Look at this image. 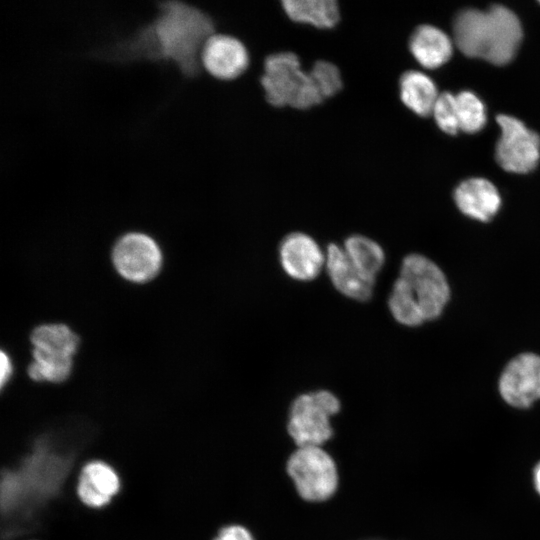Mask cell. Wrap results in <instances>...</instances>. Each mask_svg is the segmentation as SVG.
<instances>
[{
	"mask_svg": "<svg viewBox=\"0 0 540 540\" xmlns=\"http://www.w3.org/2000/svg\"><path fill=\"white\" fill-rule=\"evenodd\" d=\"M158 13L129 37L98 55L116 61L148 59L174 63L193 78L201 73L200 55L205 41L216 32L213 17L181 1L158 2Z\"/></svg>",
	"mask_w": 540,
	"mask_h": 540,
	"instance_id": "cell-1",
	"label": "cell"
},
{
	"mask_svg": "<svg viewBox=\"0 0 540 540\" xmlns=\"http://www.w3.org/2000/svg\"><path fill=\"white\" fill-rule=\"evenodd\" d=\"M453 36L466 56L505 65L515 57L523 31L514 12L493 5L487 11L473 8L460 11L453 22Z\"/></svg>",
	"mask_w": 540,
	"mask_h": 540,
	"instance_id": "cell-2",
	"label": "cell"
},
{
	"mask_svg": "<svg viewBox=\"0 0 540 540\" xmlns=\"http://www.w3.org/2000/svg\"><path fill=\"white\" fill-rule=\"evenodd\" d=\"M259 83L265 101L276 109L307 111L325 102L301 57L291 50L263 58Z\"/></svg>",
	"mask_w": 540,
	"mask_h": 540,
	"instance_id": "cell-3",
	"label": "cell"
},
{
	"mask_svg": "<svg viewBox=\"0 0 540 540\" xmlns=\"http://www.w3.org/2000/svg\"><path fill=\"white\" fill-rule=\"evenodd\" d=\"M286 474L299 499L322 504L340 488V469L335 457L322 446L296 447L285 464Z\"/></svg>",
	"mask_w": 540,
	"mask_h": 540,
	"instance_id": "cell-4",
	"label": "cell"
},
{
	"mask_svg": "<svg viewBox=\"0 0 540 540\" xmlns=\"http://www.w3.org/2000/svg\"><path fill=\"white\" fill-rule=\"evenodd\" d=\"M340 410L341 402L331 391L302 393L290 404L286 433L295 447H324L335 437L332 418Z\"/></svg>",
	"mask_w": 540,
	"mask_h": 540,
	"instance_id": "cell-5",
	"label": "cell"
},
{
	"mask_svg": "<svg viewBox=\"0 0 540 540\" xmlns=\"http://www.w3.org/2000/svg\"><path fill=\"white\" fill-rule=\"evenodd\" d=\"M31 342L34 361L28 367L30 378L53 383L65 381L71 373L78 336L64 324H46L34 329Z\"/></svg>",
	"mask_w": 540,
	"mask_h": 540,
	"instance_id": "cell-6",
	"label": "cell"
},
{
	"mask_svg": "<svg viewBox=\"0 0 540 540\" xmlns=\"http://www.w3.org/2000/svg\"><path fill=\"white\" fill-rule=\"evenodd\" d=\"M399 277L408 285L425 321L442 314L451 291L445 273L434 261L421 254H409L402 260Z\"/></svg>",
	"mask_w": 540,
	"mask_h": 540,
	"instance_id": "cell-7",
	"label": "cell"
},
{
	"mask_svg": "<svg viewBox=\"0 0 540 540\" xmlns=\"http://www.w3.org/2000/svg\"><path fill=\"white\" fill-rule=\"evenodd\" d=\"M501 135L496 144V161L506 171L528 173L540 159V136L522 121L509 115L496 118Z\"/></svg>",
	"mask_w": 540,
	"mask_h": 540,
	"instance_id": "cell-8",
	"label": "cell"
},
{
	"mask_svg": "<svg viewBox=\"0 0 540 540\" xmlns=\"http://www.w3.org/2000/svg\"><path fill=\"white\" fill-rule=\"evenodd\" d=\"M202 68L220 81H237L245 76L252 66V54L247 44L239 37L215 32L205 41L201 51Z\"/></svg>",
	"mask_w": 540,
	"mask_h": 540,
	"instance_id": "cell-9",
	"label": "cell"
},
{
	"mask_svg": "<svg viewBox=\"0 0 540 540\" xmlns=\"http://www.w3.org/2000/svg\"><path fill=\"white\" fill-rule=\"evenodd\" d=\"M113 263L125 279L143 283L159 272L162 255L157 243L143 233H128L121 237L113 249Z\"/></svg>",
	"mask_w": 540,
	"mask_h": 540,
	"instance_id": "cell-10",
	"label": "cell"
},
{
	"mask_svg": "<svg viewBox=\"0 0 540 540\" xmlns=\"http://www.w3.org/2000/svg\"><path fill=\"white\" fill-rule=\"evenodd\" d=\"M498 391L515 408H529L540 400V355L524 352L513 357L500 374Z\"/></svg>",
	"mask_w": 540,
	"mask_h": 540,
	"instance_id": "cell-11",
	"label": "cell"
},
{
	"mask_svg": "<svg viewBox=\"0 0 540 540\" xmlns=\"http://www.w3.org/2000/svg\"><path fill=\"white\" fill-rule=\"evenodd\" d=\"M121 490V478L108 462L93 459L80 469L76 481V494L84 506L101 509L109 505Z\"/></svg>",
	"mask_w": 540,
	"mask_h": 540,
	"instance_id": "cell-12",
	"label": "cell"
},
{
	"mask_svg": "<svg viewBox=\"0 0 540 540\" xmlns=\"http://www.w3.org/2000/svg\"><path fill=\"white\" fill-rule=\"evenodd\" d=\"M282 268L293 279L313 280L324 263V255L317 242L304 232L286 235L279 246Z\"/></svg>",
	"mask_w": 540,
	"mask_h": 540,
	"instance_id": "cell-13",
	"label": "cell"
},
{
	"mask_svg": "<svg viewBox=\"0 0 540 540\" xmlns=\"http://www.w3.org/2000/svg\"><path fill=\"white\" fill-rule=\"evenodd\" d=\"M457 208L466 216L481 221H490L501 207L497 188L484 178H470L458 185L454 191Z\"/></svg>",
	"mask_w": 540,
	"mask_h": 540,
	"instance_id": "cell-14",
	"label": "cell"
},
{
	"mask_svg": "<svg viewBox=\"0 0 540 540\" xmlns=\"http://www.w3.org/2000/svg\"><path fill=\"white\" fill-rule=\"evenodd\" d=\"M326 266L331 282L343 295L357 301L371 298L375 283L358 271L339 245L331 243L327 246Z\"/></svg>",
	"mask_w": 540,
	"mask_h": 540,
	"instance_id": "cell-15",
	"label": "cell"
},
{
	"mask_svg": "<svg viewBox=\"0 0 540 540\" xmlns=\"http://www.w3.org/2000/svg\"><path fill=\"white\" fill-rule=\"evenodd\" d=\"M280 5L290 22L317 31L333 30L342 20L338 0H282Z\"/></svg>",
	"mask_w": 540,
	"mask_h": 540,
	"instance_id": "cell-16",
	"label": "cell"
},
{
	"mask_svg": "<svg viewBox=\"0 0 540 540\" xmlns=\"http://www.w3.org/2000/svg\"><path fill=\"white\" fill-rule=\"evenodd\" d=\"M408 48L413 58L426 69L446 63L453 52L451 39L439 28L422 24L409 37Z\"/></svg>",
	"mask_w": 540,
	"mask_h": 540,
	"instance_id": "cell-17",
	"label": "cell"
},
{
	"mask_svg": "<svg viewBox=\"0 0 540 540\" xmlns=\"http://www.w3.org/2000/svg\"><path fill=\"white\" fill-rule=\"evenodd\" d=\"M399 99L415 115L428 117L432 114L439 96L434 81L418 70H407L398 80Z\"/></svg>",
	"mask_w": 540,
	"mask_h": 540,
	"instance_id": "cell-18",
	"label": "cell"
},
{
	"mask_svg": "<svg viewBox=\"0 0 540 540\" xmlns=\"http://www.w3.org/2000/svg\"><path fill=\"white\" fill-rule=\"evenodd\" d=\"M344 250L358 271L375 283L376 275L385 261L382 247L366 236L353 234L345 239Z\"/></svg>",
	"mask_w": 540,
	"mask_h": 540,
	"instance_id": "cell-19",
	"label": "cell"
},
{
	"mask_svg": "<svg viewBox=\"0 0 540 540\" xmlns=\"http://www.w3.org/2000/svg\"><path fill=\"white\" fill-rule=\"evenodd\" d=\"M393 318L400 324L416 327L425 322L420 308L412 297L408 285L402 278L396 279L388 299Z\"/></svg>",
	"mask_w": 540,
	"mask_h": 540,
	"instance_id": "cell-20",
	"label": "cell"
},
{
	"mask_svg": "<svg viewBox=\"0 0 540 540\" xmlns=\"http://www.w3.org/2000/svg\"><path fill=\"white\" fill-rule=\"evenodd\" d=\"M307 69L325 102L334 99L343 91L344 76L341 68L335 62L316 58Z\"/></svg>",
	"mask_w": 540,
	"mask_h": 540,
	"instance_id": "cell-21",
	"label": "cell"
},
{
	"mask_svg": "<svg viewBox=\"0 0 540 540\" xmlns=\"http://www.w3.org/2000/svg\"><path fill=\"white\" fill-rule=\"evenodd\" d=\"M460 130L476 133L486 124V110L483 102L472 92L462 91L456 95Z\"/></svg>",
	"mask_w": 540,
	"mask_h": 540,
	"instance_id": "cell-22",
	"label": "cell"
},
{
	"mask_svg": "<svg viewBox=\"0 0 540 540\" xmlns=\"http://www.w3.org/2000/svg\"><path fill=\"white\" fill-rule=\"evenodd\" d=\"M432 114L438 127L445 133L455 135L460 130L456 95L450 92L439 94Z\"/></svg>",
	"mask_w": 540,
	"mask_h": 540,
	"instance_id": "cell-23",
	"label": "cell"
},
{
	"mask_svg": "<svg viewBox=\"0 0 540 540\" xmlns=\"http://www.w3.org/2000/svg\"><path fill=\"white\" fill-rule=\"evenodd\" d=\"M211 540H257L247 526L239 523L223 525Z\"/></svg>",
	"mask_w": 540,
	"mask_h": 540,
	"instance_id": "cell-24",
	"label": "cell"
},
{
	"mask_svg": "<svg viewBox=\"0 0 540 540\" xmlns=\"http://www.w3.org/2000/svg\"><path fill=\"white\" fill-rule=\"evenodd\" d=\"M0 365H1L0 384H1V387L3 388L12 374V364H11L10 358L8 357V355H6L4 351H1Z\"/></svg>",
	"mask_w": 540,
	"mask_h": 540,
	"instance_id": "cell-25",
	"label": "cell"
},
{
	"mask_svg": "<svg viewBox=\"0 0 540 540\" xmlns=\"http://www.w3.org/2000/svg\"><path fill=\"white\" fill-rule=\"evenodd\" d=\"M534 484L537 492L540 495V462L536 465L533 472Z\"/></svg>",
	"mask_w": 540,
	"mask_h": 540,
	"instance_id": "cell-26",
	"label": "cell"
},
{
	"mask_svg": "<svg viewBox=\"0 0 540 540\" xmlns=\"http://www.w3.org/2000/svg\"><path fill=\"white\" fill-rule=\"evenodd\" d=\"M364 540H382V539L369 538V539H364Z\"/></svg>",
	"mask_w": 540,
	"mask_h": 540,
	"instance_id": "cell-27",
	"label": "cell"
}]
</instances>
